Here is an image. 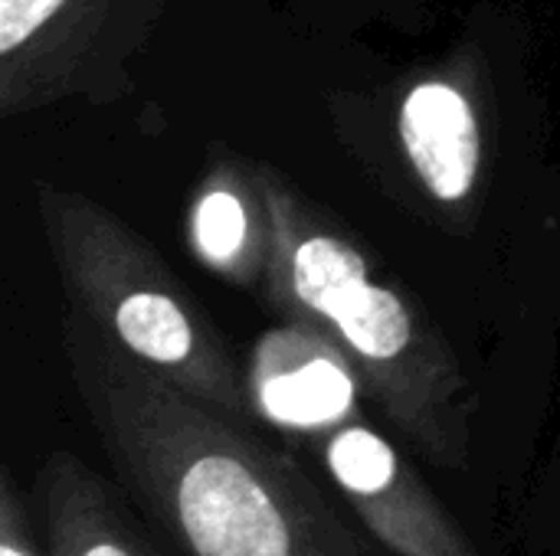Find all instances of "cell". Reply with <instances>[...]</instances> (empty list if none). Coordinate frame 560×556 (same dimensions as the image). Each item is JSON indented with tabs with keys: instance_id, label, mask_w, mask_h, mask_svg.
I'll list each match as a JSON object with an SVG mask.
<instances>
[{
	"instance_id": "3",
	"label": "cell",
	"mask_w": 560,
	"mask_h": 556,
	"mask_svg": "<svg viewBox=\"0 0 560 556\" xmlns=\"http://www.w3.org/2000/svg\"><path fill=\"white\" fill-rule=\"evenodd\" d=\"M36 216L66 301L141 367L187 397L253 419L246 370L164 256L115 210L62 184H36Z\"/></svg>"
},
{
	"instance_id": "8",
	"label": "cell",
	"mask_w": 560,
	"mask_h": 556,
	"mask_svg": "<svg viewBox=\"0 0 560 556\" xmlns=\"http://www.w3.org/2000/svg\"><path fill=\"white\" fill-rule=\"evenodd\" d=\"M184 242L223 282L262 288L272 259V210L262 164L220 151L187 203Z\"/></svg>"
},
{
	"instance_id": "10",
	"label": "cell",
	"mask_w": 560,
	"mask_h": 556,
	"mask_svg": "<svg viewBox=\"0 0 560 556\" xmlns=\"http://www.w3.org/2000/svg\"><path fill=\"white\" fill-rule=\"evenodd\" d=\"M33 501L20 492L10 469L0 472V556H46L36 537Z\"/></svg>"
},
{
	"instance_id": "6",
	"label": "cell",
	"mask_w": 560,
	"mask_h": 556,
	"mask_svg": "<svg viewBox=\"0 0 560 556\" xmlns=\"http://www.w3.org/2000/svg\"><path fill=\"white\" fill-rule=\"evenodd\" d=\"M30 501L46 556H177L118 478L66 449L39 459Z\"/></svg>"
},
{
	"instance_id": "1",
	"label": "cell",
	"mask_w": 560,
	"mask_h": 556,
	"mask_svg": "<svg viewBox=\"0 0 560 556\" xmlns=\"http://www.w3.org/2000/svg\"><path fill=\"white\" fill-rule=\"evenodd\" d=\"M62 354L112 475L177 556H397L256 423L171 387L72 305Z\"/></svg>"
},
{
	"instance_id": "4",
	"label": "cell",
	"mask_w": 560,
	"mask_h": 556,
	"mask_svg": "<svg viewBox=\"0 0 560 556\" xmlns=\"http://www.w3.org/2000/svg\"><path fill=\"white\" fill-rule=\"evenodd\" d=\"M167 0H0V115L131 88V56Z\"/></svg>"
},
{
	"instance_id": "9",
	"label": "cell",
	"mask_w": 560,
	"mask_h": 556,
	"mask_svg": "<svg viewBox=\"0 0 560 556\" xmlns=\"http://www.w3.org/2000/svg\"><path fill=\"white\" fill-rule=\"evenodd\" d=\"M397 141L440 206H466L482 177V115L459 72H430L413 82L397 108Z\"/></svg>"
},
{
	"instance_id": "2",
	"label": "cell",
	"mask_w": 560,
	"mask_h": 556,
	"mask_svg": "<svg viewBox=\"0 0 560 556\" xmlns=\"http://www.w3.org/2000/svg\"><path fill=\"white\" fill-rule=\"evenodd\" d=\"M272 259L262 295L282 321L325 334L358 370L364 397L430 465L466 472L476 393L430 315L279 170L262 164Z\"/></svg>"
},
{
	"instance_id": "7",
	"label": "cell",
	"mask_w": 560,
	"mask_h": 556,
	"mask_svg": "<svg viewBox=\"0 0 560 556\" xmlns=\"http://www.w3.org/2000/svg\"><path fill=\"white\" fill-rule=\"evenodd\" d=\"M246 397L253 419L302 439L361 410V377L351 360L318 331L282 321L266 331L246 360Z\"/></svg>"
},
{
	"instance_id": "5",
	"label": "cell",
	"mask_w": 560,
	"mask_h": 556,
	"mask_svg": "<svg viewBox=\"0 0 560 556\" xmlns=\"http://www.w3.org/2000/svg\"><path fill=\"white\" fill-rule=\"evenodd\" d=\"M351 514L397 556H482L420 472L354 410L299 439Z\"/></svg>"
}]
</instances>
